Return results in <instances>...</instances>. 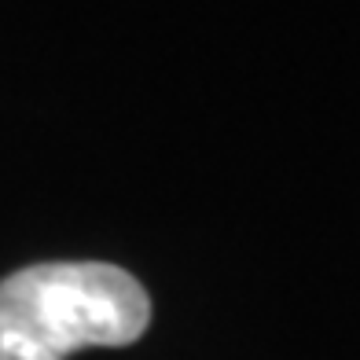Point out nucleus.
<instances>
[{
    "mask_svg": "<svg viewBox=\"0 0 360 360\" xmlns=\"http://www.w3.org/2000/svg\"><path fill=\"white\" fill-rule=\"evenodd\" d=\"M147 323V290L103 261H52L0 283V360H67L85 346H129Z\"/></svg>",
    "mask_w": 360,
    "mask_h": 360,
    "instance_id": "nucleus-1",
    "label": "nucleus"
}]
</instances>
